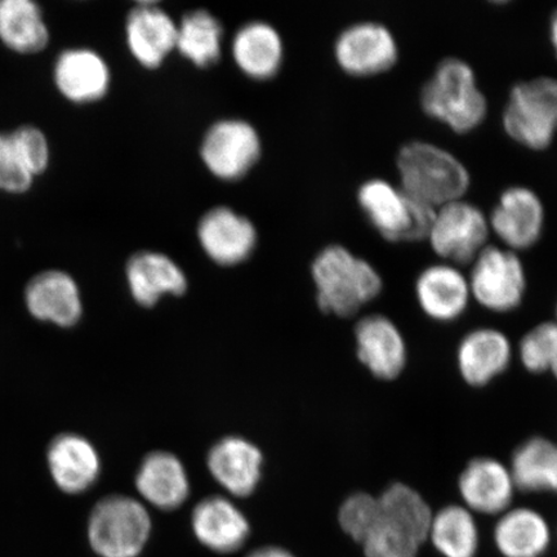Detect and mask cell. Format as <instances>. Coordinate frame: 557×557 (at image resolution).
I'll list each match as a JSON object with an SVG mask.
<instances>
[{"instance_id": "836d02e7", "label": "cell", "mask_w": 557, "mask_h": 557, "mask_svg": "<svg viewBox=\"0 0 557 557\" xmlns=\"http://www.w3.org/2000/svg\"><path fill=\"white\" fill-rule=\"evenodd\" d=\"M379 513V497L355 493L339 507L341 529L355 542L363 543Z\"/></svg>"}, {"instance_id": "603a6c76", "label": "cell", "mask_w": 557, "mask_h": 557, "mask_svg": "<svg viewBox=\"0 0 557 557\" xmlns=\"http://www.w3.org/2000/svg\"><path fill=\"white\" fill-rule=\"evenodd\" d=\"M208 468L213 478L235 497H248L261 479L262 455L242 437H226L209 451Z\"/></svg>"}, {"instance_id": "4dcf8cb0", "label": "cell", "mask_w": 557, "mask_h": 557, "mask_svg": "<svg viewBox=\"0 0 557 557\" xmlns=\"http://www.w3.org/2000/svg\"><path fill=\"white\" fill-rule=\"evenodd\" d=\"M221 38L219 21L207 11H194L177 25L176 48L195 65L208 66L220 58Z\"/></svg>"}, {"instance_id": "484cf974", "label": "cell", "mask_w": 557, "mask_h": 557, "mask_svg": "<svg viewBox=\"0 0 557 557\" xmlns=\"http://www.w3.org/2000/svg\"><path fill=\"white\" fill-rule=\"evenodd\" d=\"M127 281L132 296L145 308L154 306L163 295L185 294L184 271L170 257L157 252L137 253L128 261Z\"/></svg>"}, {"instance_id": "74e56055", "label": "cell", "mask_w": 557, "mask_h": 557, "mask_svg": "<svg viewBox=\"0 0 557 557\" xmlns=\"http://www.w3.org/2000/svg\"><path fill=\"white\" fill-rule=\"evenodd\" d=\"M549 372H552L554 374V377L557 379V355L552 368H549Z\"/></svg>"}, {"instance_id": "4316f807", "label": "cell", "mask_w": 557, "mask_h": 557, "mask_svg": "<svg viewBox=\"0 0 557 557\" xmlns=\"http://www.w3.org/2000/svg\"><path fill=\"white\" fill-rule=\"evenodd\" d=\"M48 465L54 483L69 494L87 491L100 472V459L92 444L78 435L55 437L48 450Z\"/></svg>"}, {"instance_id": "7a4b0ae2", "label": "cell", "mask_w": 557, "mask_h": 557, "mask_svg": "<svg viewBox=\"0 0 557 557\" xmlns=\"http://www.w3.org/2000/svg\"><path fill=\"white\" fill-rule=\"evenodd\" d=\"M400 189L410 199L437 209L458 199L470 187V173L461 160L441 146L413 141L396 159Z\"/></svg>"}, {"instance_id": "ba28073f", "label": "cell", "mask_w": 557, "mask_h": 557, "mask_svg": "<svg viewBox=\"0 0 557 557\" xmlns=\"http://www.w3.org/2000/svg\"><path fill=\"white\" fill-rule=\"evenodd\" d=\"M471 297L493 312L519 308L527 290L524 264L511 249L486 246L472 262Z\"/></svg>"}, {"instance_id": "8d00e7d4", "label": "cell", "mask_w": 557, "mask_h": 557, "mask_svg": "<svg viewBox=\"0 0 557 557\" xmlns=\"http://www.w3.org/2000/svg\"><path fill=\"white\" fill-rule=\"evenodd\" d=\"M549 38H552V44L557 58V10L552 17V23H549Z\"/></svg>"}, {"instance_id": "8fae6325", "label": "cell", "mask_w": 557, "mask_h": 557, "mask_svg": "<svg viewBox=\"0 0 557 557\" xmlns=\"http://www.w3.org/2000/svg\"><path fill=\"white\" fill-rule=\"evenodd\" d=\"M260 137L247 122L226 120L215 123L201 145V159L215 177L236 180L259 159Z\"/></svg>"}, {"instance_id": "2e32d148", "label": "cell", "mask_w": 557, "mask_h": 557, "mask_svg": "<svg viewBox=\"0 0 557 557\" xmlns=\"http://www.w3.org/2000/svg\"><path fill=\"white\" fill-rule=\"evenodd\" d=\"M53 83L67 101L92 103L108 94L110 70L99 53L88 48H70L55 59Z\"/></svg>"}, {"instance_id": "ffe728a7", "label": "cell", "mask_w": 557, "mask_h": 557, "mask_svg": "<svg viewBox=\"0 0 557 557\" xmlns=\"http://www.w3.org/2000/svg\"><path fill=\"white\" fill-rule=\"evenodd\" d=\"M25 301L33 317L72 326L82 315V299L74 278L61 270H47L26 285Z\"/></svg>"}, {"instance_id": "7c38bea8", "label": "cell", "mask_w": 557, "mask_h": 557, "mask_svg": "<svg viewBox=\"0 0 557 557\" xmlns=\"http://www.w3.org/2000/svg\"><path fill=\"white\" fill-rule=\"evenodd\" d=\"M487 222L506 248L517 252L540 240L545 226V208L533 190L512 186L500 195Z\"/></svg>"}, {"instance_id": "f35d334b", "label": "cell", "mask_w": 557, "mask_h": 557, "mask_svg": "<svg viewBox=\"0 0 557 557\" xmlns=\"http://www.w3.org/2000/svg\"><path fill=\"white\" fill-rule=\"evenodd\" d=\"M555 323L557 325V306H556V322Z\"/></svg>"}, {"instance_id": "44dd1931", "label": "cell", "mask_w": 557, "mask_h": 557, "mask_svg": "<svg viewBox=\"0 0 557 557\" xmlns=\"http://www.w3.org/2000/svg\"><path fill=\"white\" fill-rule=\"evenodd\" d=\"M548 521L529 507H511L499 515L493 542L503 557H543L552 546Z\"/></svg>"}, {"instance_id": "f1b7e54d", "label": "cell", "mask_w": 557, "mask_h": 557, "mask_svg": "<svg viewBox=\"0 0 557 557\" xmlns=\"http://www.w3.org/2000/svg\"><path fill=\"white\" fill-rule=\"evenodd\" d=\"M428 542L442 557H478L480 532L475 515L463 505H448L433 513Z\"/></svg>"}, {"instance_id": "3957f363", "label": "cell", "mask_w": 557, "mask_h": 557, "mask_svg": "<svg viewBox=\"0 0 557 557\" xmlns=\"http://www.w3.org/2000/svg\"><path fill=\"white\" fill-rule=\"evenodd\" d=\"M318 304L325 312L351 317L381 294L383 283L371 263L341 246L325 248L312 263Z\"/></svg>"}, {"instance_id": "e0dca14e", "label": "cell", "mask_w": 557, "mask_h": 557, "mask_svg": "<svg viewBox=\"0 0 557 557\" xmlns=\"http://www.w3.org/2000/svg\"><path fill=\"white\" fill-rule=\"evenodd\" d=\"M198 236L206 253L224 267L247 260L257 239L252 222L226 207L214 208L201 219Z\"/></svg>"}, {"instance_id": "6da1fadb", "label": "cell", "mask_w": 557, "mask_h": 557, "mask_svg": "<svg viewBox=\"0 0 557 557\" xmlns=\"http://www.w3.org/2000/svg\"><path fill=\"white\" fill-rule=\"evenodd\" d=\"M433 511L413 487L396 483L379 497V513L361 543L366 557H417L428 542Z\"/></svg>"}, {"instance_id": "d6986e66", "label": "cell", "mask_w": 557, "mask_h": 557, "mask_svg": "<svg viewBox=\"0 0 557 557\" xmlns=\"http://www.w3.org/2000/svg\"><path fill=\"white\" fill-rule=\"evenodd\" d=\"M129 51L139 64L158 67L176 48L177 25L154 3H139L125 25Z\"/></svg>"}, {"instance_id": "cb8c5ba5", "label": "cell", "mask_w": 557, "mask_h": 557, "mask_svg": "<svg viewBox=\"0 0 557 557\" xmlns=\"http://www.w3.org/2000/svg\"><path fill=\"white\" fill-rule=\"evenodd\" d=\"M136 486L144 499L163 511L183 506L190 492L183 463L165 451L151 453L144 459L137 472Z\"/></svg>"}, {"instance_id": "277c9868", "label": "cell", "mask_w": 557, "mask_h": 557, "mask_svg": "<svg viewBox=\"0 0 557 557\" xmlns=\"http://www.w3.org/2000/svg\"><path fill=\"white\" fill-rule=\"evenodd\" d=\"M424 113L457 134H469L485 120L487 102L468 62L447 59L423 86Z\"/></svg>"}, {"instance_id": "5b68a950", "label": "cell", "mask_w": 557, "mask_h": 557, "mask_svg": "<svg viewBox=\"0 0 557 557\" xmlns=\"http://www.w3.org/2000/svg\"><path fill=\"white\" fill-rule=\"evenodd\" d=\"M150 513L138 500L110 496L89 515L87 535L99 557H139L151 537Z\"/></svg>"}, {"instance_id": "f546056e", "label": "cell", "mask_w": 557, "mask_h": 557, "mask_svg": "<svg viewBox=\"0 0 557 557\" xmlns=\"http://www.w3.org/2000/svg\"><path fill=\"white\" fill-rule=\"evenodd\" d=\"M515 486L527 493H557V444L532 437L515 450L510 468Z\"/></svg>"}, {"instance_id": "9c48e42d", "label": "cell", "mask_w": 557, "mask_h": 557, "mask_svg": "<svg viewBox=\"0 0 557 557\" xmlns=\"http://www.w3.org/2000/svg\"><path fill=\"white\" fill-rule=\"evenodd\" d=\"M490 232L482 209L458 199L436 209L428 239L438 257L456 267L476 259L486 247Z\"/></svg>"}, {"instance_id": "e575fe53", "label": "cell", "mask_w": 557, "mask_h": 557, "mask_svg": "<svg viewBox=\"0 0 557 557\" xmlns=\"http://www.w3.org/2000/svg\"><path fill=\"white\" fill-rule=\"evenodd\" d=\"M34 183L35 180L18 162L9 136L0 132V191L23 195L33 189Z\"/></svg>"}, {"instance_id": "5bb4252c", "label": "cell", "mask_w": 557, "mask_h": 557, "mask_svg": "<svg viewBox=\"0 0 557 557\" xmlns=\"http://www.w3.org/2000/svg\"><path fill=\"white\" fill-rule=\"evenodd\" d=\"M191 529L201 546L218 555H232L246 546L250 524L227 498L208 497L191 513Z\"/></svg>"}, {"instance_id": "1f68e13d", "label": "cell", "mask_w": 557, "mask_h": 557, "mask_svg": "<svg viewBox=\"0 0 557 557\" xmlns=\"http://www.w3.org/2000/svg\"><path fill=\"white\" fill-rule=\"evenodd\" d=\"M7 136L18 162L34 180L50 169L51 145L44 131L26 124L9 132Z\"/></svg>"}, {"instance_id": "83f0119b", "label": "cell", "mask_w": 557, "mask_h": 557, "mask_svg": "<svg viewBox=\"0 0 557 557\" xmlns=\"http://www.w3.org/2000/svg\"><path fill=\"white\" fill-rule=\"evenodd\" d=\"M233 55L236 65L250 78H271L283 60L281 35L260 21L244 25L233 40Z\"/></svg>"}, {"instance_id": "d6a6232c", "label": "cell", "mask_w": 557, "mask_h": 557, "mask_svg": "<svg viewBox=\"0 0 557 557\" xmlns=\"http://www.w3.org/2000/svg\"><path fill=\"white\" fill-rule=\"evenodd\" d=\"M557 355V325L543 323L522 337L519 357L532 373L549 372Z\"/></svg>"}, {"instance_id": "52a82bcc", "label": "cell", "mask_w": 557, "mask_h": 557, "mask_svg": "<svg viewBox=\"0 0 557 557\" xmlns=\"http://www.w3.org/2000/svg\"><path fill=\"white\" fill-rule=\"evenodd\" d=\"M503 124L513 141L532 150H545L557 134V79L540 76L511 89Z\"/></svg>"}, {"instance_id": "7402d4cb", "label": "cell", "mask_w": 557, "mask_h": 557, "mask_svg": "<svg viewBox=\"0 0 557 557\" xmlns=\"http://www.w3.org/2000/svg\"><path fill=\"white\" fill-rule=\"evenodd\" d=\"M512 359V346L504 332L473 330L458 347L459 373L471 386H485L504 373Z\"/></svg>"}, {"instance_id": "9a60e30c", "label": "cell", "mask_w": 557, "mask_h": 557, "mask_svg": "<svg viewBox=\"0 0 557 557\" xmlns=\"http://www.w3.org/2000/svg\"><path fill=\"white\" fill-rule=\"evenodd\" d=\"M358 357L375 377L394 380L406 368V341L393 320L383 315H369L355 329Z\"/></svg>"}, {"instance_id": "d590c367", "label": "cell", "mask_w": 557, "mask_h": 557, "mask_svg": "<svg viewBox=\"0 0 557 557\" xmlns=\"http://www.w3.org/2000/svg\"><path fill=\"white\" fill-rule=\"evenodd\" d=\"M246 557H297L289 549L281 546H262L250 552Z\"/></svg>"}, {"instance_id": "30bf717a", "label": "cell", "mask_w": 557, "mask_h": 557, "mask_svg": "<svg viewBox=\"0 0 557 557\" xmlns=\"http://www.w3.org/2000/svg\"><path fill=\"white\" fill-rule=\"evenodd\" d=\"M334 54L347 74L373 76L388 72L396 64L399 48L385 25L366 21L341 33Z\"/></svg>"}, {"instance_id": "8992f818", "label": "cell", "mask_w": 557, "mask_h": 557, "mask_svg": "<svg viewBox=\"0 0 557 557\" xmlns=\"http://www.w3.org/2000/svg\"><path fill=\"white\" fill-rule=\"evenodd\" d=\"M358 200L372 226L392 243L429 238L436 209L410 199L400 186L373 178L360 186Z\"/></svg>"}, {"instance_id": "d4e9b609", "label": "cell", "mask_w": 557, "mask_h": 557, "mask_svg": "<svg viewBox=\"0 0 557 557\" xmlns=\"http://www.w3.org/2000/svg\"><path fill=\"white\" fill-rule=\"evenodd\" d=\"M44 9L33 0H0V44L13 53L32 55L50 45Z\"/></svg>"}, {"instance_id": "4fadbf2b", "label": "cell", "mask_w": 557, "mask_h": 557, "mask_svg": "<svg viewBox=\"0 0 557 557\" xmlns=\"http://www.w3.org/2000/svg\"><path fill=\"white\" fill-rule=\"evenodd\" d=\"M458 491L463 506L473 515L499 517L511 508L517 486L507 466L498 459L480 457L466 466Z\"/></svg>"}, {"instance_id": "ac0fdd59", "label": "cell", "mask_w": 557, "mask_h": 557, "mask_svg": "<svg viewBox=\"0 0 557 557\" xmlns=\"http://www.w3.org/2000/svg\"><path fill=\"white\" fill-rule=\"evenodd\" d=\"M416 297L429 318L453 322L468 309L471 298L469 278L455 264H433L418 276Z\"/></svg>"}]
</instances>
